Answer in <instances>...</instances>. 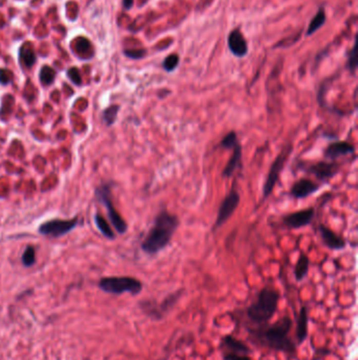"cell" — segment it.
I'll return each mask as SVG.
<instances>
[{"label":"cell","instance_id":"3957f363","mask_svg":"<svg viewBox=\"0 0 358 360\" xmlns=\"http://www.w3.org/2000/svg\"><path fill=\"white\" fill-rule=\"evenodd\" d=\"M280 298L281 295L275 288L269 287L263 288L258 292L256 300L247 308V317L256 326L268 323L277 311Z\"/></svg>","mask_w":358,"mask_h":360},{"label":"cell","instance_id":"30bf717a","mask_svg":"<svg viewBox=\"0 0 358 360\" xmlns=\"http://www.w3.org/2000/svg\"><path fill=\"white\" fill-rule=\"evenodd\" d=\"M315 216V209L308 208L305 210L297 211L290 213L283 218V222L289 229H300V227L309 225Z\"/></svg>","mask_w":358,"mask_h":360},{"label":"cell","instance_id":"2e32d148","mask_svg":"<svg viewBox=\"0 0 358 360\" xmlns=\"http://www.w3.org/2000/svg\"><path fill=\"white\" fill-rule=\"evenodd\" d=\"M308 324L309 315L307 306H301L299 315L297 320V329H295V336H297L298 345H301L308 338Z\"/></svg>","mask_w":358,"mask_h":360},{"label":"cell","instance_id":"9a60e30c","mask_svg":"<svg viewBox=\"0 0 358 360\" xmlns=\"http://www.w3.org/2000/svg\"><path fill=\"white\" fill-rule=\"evenodd\" d=\"M228 47L232 54L237 57H244L248 52L247 42L243 34L239 30H235L230 33L228 37Z\"/></svg>","mask_w":358,"mask_h":360},{"label":"cell","instance_id":"d4e9b609","mask_svg":"<svg viewBox=\"0 0 358 360\" xmlns=\"http://www.w3.org/2000/svg\"><path fill=\"white\" fill-rule=\"evenodd\" d=\"M20 58L25 67L31 68L36 61V55L34 51L29 47H23L20 50Z\"/></svg>","mask_w":358,"mask_h":360},{"label":"cell","instance_id":"603a6c76","mask_svg":"<svg viewBox=\"0 0 358 360\" xmlns=\"http://www.w3.org/2000/svg\"><path fill=\"white\" fill-rule=\"evenodd\" d=\"M119 110H120V107L117 104L111 105L110 108L104 110V112L102 114V118L107 126H112L115 124V121H116V119H117V116H118Z\"/></svg>","mask_w":358,"mask_h":360},{"label":"cell","instance_id":"836d02e7","mask_svg":"<svg viewBox=\"0 0 358 360\" xmlns=\"http://www.w3.org/2000/svg\"><path fill=\"white\" fill-rule=\"evenodd\" d=\"M124 54L132 59H140L145 56L146 51L145 50H128V51H125Z\"/></svg>","mask_w":358,"mask_h":360},{"label":"cell","instance_id":"5bb4252c","mask_svg":"<svg viewBox=\"0 0 358 360\" xmlns=\"http://www.w3.org/2000/svg\"><path fill=\"white\" fill-rule=\"evenodd\" d=\"M221 349H224V352L234 353V354H248L251 352L250 348L241 341L236 338L234 335H225L221 340Z\"/></svg>","mask_w":358,"mask_h":360},{"label":"cell","instance_id":"52a82bcc","mask_svg":"<svg viewBox=\"0 0 358 360\" xmlns=\"http://www.w3.org/2000/svg\"><path fill=\"white\" fill-rule=\"evenodd\" d=\"M342 168L341 162L337 161H318L316 163L309 164L302 170L306 173L314 175V176L323 182H328L330 179L335 177Z\"/></svg>","mask_w":358,"mask_h":360},{"label":"cell","instance_id":"9c48e42d","mask_svg":"<svg viewBox=\"0 0 358 360\" xmlns=\"http://www.w3.org/2000/svg\"><path fill=\"white\" fill-rule=\"evenodd\" d=\"M78 219L71 220H51L39 226V233L46 236H52L54 238L61 237L70 232L77 226Z\"/></svg>","mask_w":358,"mask_h":360},{"label":"cell","instance_id":"ffe728a7","mask_svg":"<svg viewBox=\"0 0 358 360\" xmlns=\"http://www.w3.org/2000/svg\"><path fill=\"white\" fill-rule=\"evenodd\" d=\"M309 266H310V260L308 256H306L305 254H301L294 269V276L295 279H297V282L298 283L302 282V280L307 277L309 272Z\"/></svg>","mask_w":358,"mask_h":360},{"label":"cell","instance_id":"484cf974","mask_svg":"<svg viewBox=\"0 0 358 360\" xmlns=\"http://www.w3.org/2000/svg\"><path fill=\"white\" fill-rule=\"evenodd\" d=\"M238 144H239L238 135L235 131H231L226 136L223 137V139L220 143V145L224 148H227V150H229V148H234Z\"/></svg>","mask_w":358,"mask_h":360},{"label":"cell","instance_id":"6da1fadb","mask_svg":"<svg viewBox=\"0 0 358 360\" xmlns=\"http://www.w3.org/2000/svg\"><path fill=\"white\" fill-rule=\"evenodd\" d=\"M293 326L290 316L286 315L271 324H259L254 328H249V338L256 346H262L276 352L294 355L297 353V346L289 337V333Z\"/></svg>","mask_w":358,"mask_h":360},{"label":"cell","instance_id":"cb8c5ba5","mask_svg":"<svg viewBox=\"0 0 358 360\" xmlns=\"http://www.w3.org/2000/svg\"><path fill=\"white\" fill-rule=\"evenodd\" d=\"M40 81L42 84L44 85H50L54 82V80H55V77H56V72L55 70L52 69L51 67L49 66H44L41 71H40Z\"/></svg>","mask_w":358,"mask_h":360},{"label":"cell","instance_id":"1f68e13d","mask_svg":"<svg viewBox=\"0 0 358 360\" xmlns=\"http://www.w3.org/2000/svg\"><path fill=\"white\" fill-rule=\"evenodd\" d=\"M348 70L350 72H355V70L357 68V58H356V50L355 48H353V50L350 53V56H349L348 59V64H347Z\"/></svg>","mask_w":358,"mask_h":360},{"label":"cell","instance_id":"ac0fdd59","mask_svg":"<svg viewBox=\"0 0 358 360\" xmlns=\"http://www.w3.org/2000/svg\"><path fill=\"white\" fill-rule=\"evenodd\" d=\"M241 163V146L240 144L239 143L235 147H234V152H232V156L230 157L229 161L227 162L226 166L223 170V177L225 178H230L232 177V175L235 174L236 170L239 169Z\"/></svg>","mask_w":358,"mask_h":360},{"label":"cell","instance_id":"44dd1931","mask_svg":"<svg viewBox=\"0 0 358 360\" xmlns=\"http://www.w3.org/2000/svg\"><path fill=\"white\" fill-rule=\"evenodd\" d=\"M95 223L98 229H99V231L106 237V238H109V239L115 238V234H114L113 230L111 229L110 224L107 223V221L101 215H99V214L95 215Z\"/></svg>","mask_w":358,"mask_h":360},{"label":"cell","instance_id":"277c9868","mask_svg":"<svg viewBox=\"0 0 358 360\" xmlns=\"http://www.w3.org/2000/svg\"><path fill=\"white\" fill-rule=\"evenodd\" d=\"M99 288L106 293L115 295H121L123 293L138 295L142 292L143 284L139 279L129 276L105 277L100 280Z\"/></svg>","mask_w":358,"mask_h":360},{"label":"cell","instance_id":"4316f807","mask_svg":"<svg viewBox=\"0 0 358 360\" xmlns=\"http://www.w3.org/2000/svg\"><path fill=\"white\" fill-rule=\"evenodd\" d=\"M179 61H180V58L177 54H172L167 56V58L163 61V69L165 70L166 72H173L174 70L177 69Z\"/></svg>","mask_w":358,"mask_h":360},{"label":"cell","instance_id":"8fae6325","mask_svg":"<svg viewBox=\"0 0 358 360\" xmlns=\"http://www.w3.org/2000/svg\"><path fill=\"white\" fill-rule=\"evenodd\" d=\"M320 186L318 183L308 178L298 179L293 183L290 189V195L297 199H305L319 191Z\"/></svg>","mask_w":358,"mask_h":360},{"label":"cell","instance_id":"7c38bea8","mask_svg":"<svg viewBox=\"0 0 358 360\" xmlns=\"http://www.w3.org/2000/svg\"><path fill=\"white\" fill-rule=\"evenodd\" d=\"M318 232L320 234L321 240H323L324 244L330 250L339 251L346 248L347 242L343 238L342 236L337 235L335 232H333L331 229L323 223L318 225Z\"/></svg>","mask_w":358,"mask_h":360},{"label":"cell","instance_id":"e575fe53","mask_svg":"<svg viewBox=\"0 0 358 360\" xmlns=\"http://www.w3.org/2000/svg\"><path fill=\"white\" fill-rule=\"evenodd\" d=\"M132 4H133V0H123V6L124 8H126V10H129Z\"/></svg>","mask_w":358,"mask_h":360},{"label":"cell","instance_id":"f1b7e54d","mask_svg":"<svg viewBox=\"0 0 358 360\" xmlns=\"http://www.w3.org/2000/svg\"><path fill=\"white\" fill-rule=\"evenodd\" d=\"M76 50L79 54L85 55L91 51V43L86 38H78L76 41Z\"/></svg>","mask_w":358,"mask_h":360},{"label":"cell","instance_id":"4fadbf2b","mask_svg":"<svg viewBox=\"0 0 358 360\" xmlns=\"http://www.w3.org/2000/svg\"><path fill=\"white\" fill-rule=\"evenodd\" d=\"M355 152V146L349 142H334L330 144L325 151V157L331 160H336L339 157L346 155H352Z\"/></svg>","mask_w":358,"mask_h":360},{"label":"cell","instance_id":"8992f818","mask_svg":"<svg viewBox=\"0 0 358 360\" xmlns=\"http://www.w3.org/2000/svg\"><path fill=\"white\" fill-rule=\"evenodd\" d=\"M96 195H97L98 199H99L101 203L106 207L107 213H109V217L111 219V222L115 226L116 231H117L119 234L126 233L127 227H128L127 223L125 222V220L121 217V215L114 208L110 186H106V184H104V186L100 187L97 190Z\"/></svg>","mask_w":358,"mask_h":360},{"label":"cell","instance_id":"7402d4cb","mask_svg":"<svg viewBox=\"0 0 358 360\" xmlns=\"http://www.w3.org/2000/svg\"><path fill=\"white\" fill-rule=\"evenodd\" d=\"M326 21V14L323 8H319V11L315 15L314 18H313L310 22L309 29L307 31V35H312L314 32H316L318 29H320L323 24Z\"/></svg>","mask_w":358,"mask_h":360},{"label":"cell","instance_id":"d6a6232c","mask_svg":"<svg viewBox=\"0 0 358 360\" xmlns=\"http://www.w3.org/2000/svg\"><path fill=\"white\" fill-rule=\"evenodd\" d=\"M13 78V75L10 71H7L5 69H0V83L6 85L10 83Z\"/></svg>","mask_w":358,"mask_h":360},{"label":"cell","instance_id":"83f0119b","mask_svg":"<svg viewBox=\"0 0 358 360\" xmlns=\"http://www.w3.org/2000/svg\"><path fill=\"white\" fill-rule=\"evenodd\" d=\"M36 261L35 250L32 247H28L22 254V263L25 267H32Z\"/></svg>","mask_w":358,"mask_h":360},{"label":"cell","instance_id":"e0dca14e","mask_svg":"<svg viewBox=\"0 0 358 360\" xmlns=\"http://www.w3.org/2000/svg\"><path fill=\"white\" fill-rule=\"evenodd\" d=\"M141 311L144 313L148 318L155 321H160L164 319L165 315L161 312L159 302L154 299H145L142 300L139 303Z\"/></svg>","mask_w":358,"mask_h":360},{"label":"cell","instance_id":"5b68a950","mask_svg":"<svg viewBox=\"0 0 358 360\" xmlns=\"http://www.w3.org/2000/svg\"><path fill=\"white\" fill-rule=\"evenodd\" d=\"M292 151H293V146L291 144L284 145L280 154L276 156L274 161L272 162L271 168L269 170V173H268V175H267L264 187H263V198L264 199H267L272 194L276 183L280 179L281 173H282L283 169L285 168L286 163H287L288 158L291 155Z\"/></svg>","mask_w":358,"mask_h":360},{"label":"cell","instance_id":"7a4b0ae2","mask_svg":"<svg viewBox=\"0 0 358 360\" xmlns=\"http://www.w3.org/2000/svg\"><path fill=\"white\" fill-rule=\"evenodd\" d=\"M180 225V219L163 210L156 216L154 225L143 240L141 248L147 255H156L168 247L173 236Z\"/></svg>","mask_w":358,"mask_h":360},{"label":"cell","instance_id":"d6986e66","mask_svg":"<svg viewBox=\"0 0 358 360\" xmlns=\"http://www.w3.org/2000/svg\"><path fill=\"white\" fill-rule=\"evenodd\" d=\"M183 293H184V291H183L182 288H180V289H178V291H176V292H173L171 294H168L162 301L159 302L161 312H162L165 316L169 312H172L173 309L178 304V302L180 301L181 297L183 296Z\"/></svg>","mask_w":358,"mask_h":360},{"label":"cell","instance_id":"4dcf8cb0","mask_svg":"<svg viewBox=\"0 0 358 360\" xmlns=\"http://www.w3.org/2000/svg\"><path fill=\"white\" fill-rule=\"evenodd\" d=\"M223 360H253V359L246 354H234V353L224 352Z\"/></svg>","mask_w":358,"mask_h":360},{"label":"cell","instance_id":"f546056e","mask_svg":"<svg viewBox=\"0 0 358 360\" xmlns=\"http://www.w3.org/2000/svg\"><path fill=\"white\" fill-rule=\"evenodd\" d=\"M67 76L68 78L70 79L71 81H73L75 84L77 85H80L82 82V78H81V75H80V72L79 70L76 69V68H71L69 69L67 71Z\"/></svg>","mask_w":358,"mask_h":360},{"label":"cell","instance_id":"ba28073f","mask_svg":"<svg viewBox=\"0 0 358 360\" xmlns=\"http://www.w3.org/2000/svg\"><path fill=\"white\" fill-rule=\"evenodd\" d=\"M239 201H240V196L239 194V192L236 190H231L229 192V194L224 198L220 206L216 224H214L217 229L222 226L223 224H225L228 219L235 214L236 210L239 205Z\"/></svg>","mask_w":358,"mask_h":360}]
</instances>
